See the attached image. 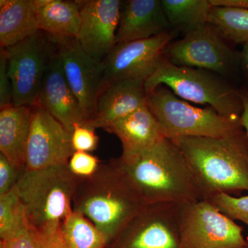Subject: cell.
<instances>
[{
  "mask_svg": "<svg viewBox=\"0 0 248 248\" xmlns=\"http://www.w3.org/2000/svg\"><path fill=\"white\" fill-rule=\"evenodd\" d=\"M4 49L12 81L13 104L16 107H33L37 104L50 62L57 53L56 41L40 31Z\"/></svg>",
  "mask_w": 248,
  "mask_h": 248,
  "instance_id": "8",
  "label": "cell"
},
{
  "mask_svg": "<svg viewBox=\"0 0 248 248\" xmlns=\"http://www.w3.org/2000/svg\"><path fill=\"white\" fill-rule=\"evenodd\" d=\"M248 240V239H247ZM243 248H248V243L246 245V246H244Z\"/></svg>",
  "mask_w": 248,
  "mask_h": 248,
  "instance_id": "35",
  "label": "cell"
},
{
  "mask_svg": "<svg viewBox=\"0 0 248 248\" xmlns=\"http://www.w3.org/2000/svg\"><path fill=\"white\" fill-rule=\"evenodd\" d=\"M101 162L97 156L85 152H74L68 166L71 172L79 178L91 177L99 169Z\"/></svg>",
  "mask_w": 248,
  "mask_h": 248,
  "instance_id": "28",
  "label": "cell"
},
{
  "mask_svg": "<svg viewBox=\"0 0 248 248\" xmlns=\"http://www.w3.org/2000/svg\"><path fill=\"white\" fill-rule=\"evenodd\" d=\"M31 107L9 106L0 111V153L14 166L26 169Z\"/></svg>",
  "mask_w": 248,
  "mask_h": 248,
  "instance_id": "19",
  "label": "cell"
},
{
  "mask_svg": "<svg viewBox=\"0 0 248 248\" xmlns=\"http://www.w3.org/2000/svg\"><path fill=\"white\" fill-rule=\"evenodd\" d=\"M27 214L16 187L0 195V239L7 241L17 237L29 228Z\"/></svg>",
  "mask_w": 248,
  "mask_h": 248,
  "instance_id": "25",
  "label": "cell"
},
{
  "mask_svg": "<svg viewBox=\"0 0 248 248\" xmlns=\"http://www.w3.org/2000/svg\"><path fill=\"white\" fill-rule=\"evenodd\" d=\"M71 135L72 145L75 152L89 153L97 149L99 138L95 133V129L76 124Z\"/></svg>",
  "mask_w": 248,
  "mask_h": 248,
  "instance_id": "29",
  "label": "cell"
},
{
  "mask_svg": "<svg viewBox=\"0 0 248 248\" xmlns=\"http://www.w3.org/2000/svg\"><path fill=\"white\" fill-rule=\"evenodd\" d=\"M35 105L48 111L71 134L76 124L86 123L79 102L67 81L58 50L46 73Z\"/></svg>",
  "mask_w": 248,
  "mask_h": 248,
  "instance_id": "15",
  "label": "cell"
},
{
  "mask_svg": "<svg viewBox=\"0 0 248 248\" xmlns=\"http://www.w3.org/2000/svg\"><path fill=\"white\" fill-rule=\"evenodd\" d=\"M25 169L14 166L0 153V195L14 188Z\"/></svg>",
  "mask_w": 248,
  "mask_h": 248,
  "instance_id": "30",
  "label": "cell"
},
{
  "mask_svg": "<svg viewBox=\"0 0 248 248\" xmlns=\"http://www.w3.org/2000/svg\"><path fill=\"white\" fill-rule=\"evenodd\" d=\"M0 248H66L59 230H40L29 224L17 237L0 241Z\"/></svg>",
  "mask_w": 248,
  "mask_h": 248,
  "instance_id": "26",
  "label": "cell"
},
{
  "mask_svg": "<svg viewBox=\"0 0 248 248\" xmlns=\"http://www.w3.org/2000/svg\"><path fill=\"white\" fill-rule=\"evenodd\" d=\"M32 111L26 153V170H40L68 164L74 153L72 135L55 117L40 106Z\"/></svg>",
  "mask_w": 248,
  "mask_h": 248,
  "instance_id": "13",
  "label": "cell"
},
{
  "mask_svg": "<svg viewBox=\"0 0 248 248\" xmlns=\"http://www.w3.org/2000/svg\"><path fill=\"white\" fill-rule=\"evenodd\" d=\"M242 46L240 52L239 74L244 82L243 87L248 91V42Z\"/></svg>",
  "mask_w": 248,
  "mask_h": 248,
  "instance_id": "32",
  "label": "cell"
},
{
  "mask_svg": "<svg viewBox=\"0 0 248 248\" xmlns=\"http://www.w3.org/2000/svg\"><path fill=\"white\" fill-rule=\"evenodd\" d=\"M66 248H107L105 239L96 226L82 214L73 210L60 226Z\"/></svg>",
  "mask_w": 248,
  "mask_h": 248,
  "instance_id": "22",
  "label": "cell"
},
{
  "mask_svg": "<svg viewBox=\"0 0 248 248\" xmlns=\"http://www.w3.org/2000/svg\"><path fill=\"white\" fill-rule=\"evenodd\" d=\"M41 31L55 37H76L81 23L78 1L34 0Z\"/></svg>",
  "mask_w": 248,
  "mask_h": 248,
  "instance_id": "21",
  "label": "cell"
},
{
  "mask_svg": "<svg viewBox=\"0 0 248 248\" xmlns=\"http://www.w3.org/2000/svg\"><path fill=\"white\" fill-rule=\"evenodd\" d=\"M170 27L187 29L208 23L213 6L210 0H161Z\"/></svg>",
  "mask_w": 248,
  "mask_h": 248,
  "instance_id": "23",
  "label": "cell"
},
{
  "mask_svg": "<svg viewBox=\"0 0 248 248\" xmlns=\"http://www.w3.org/2000/svg\"><path fill=\"white\" fill-rule=\"evenodd\" d=\"M240 92L244 103V110L240 118V124L248 135V91L241 86L240 88Z\"/></svg>",
  "mask_w": 248,
  "mask_h": 248,
  "instance_id": "34",
  "label": "cell"
},
{
  "mask_svg": "<svg viewBox=\"0 0 248 248\" xmlns=\"http://www.w3.org/2000/svg\"><path fill=\"white\" fill-rule=\"evenodd\" d=\"M208 201L232 219L248 226V195L237 197L221 192L212 196Z\"/></svg>",
  "mask_w": 248,
  "mask_h": 248,
  "instance_id": "27",
  "label": "cell"
},
{
  "mask_svg": "<svg viewBox=\"0 0 248 248\" xmlns=\"http://www.w3.org/2000/svg\"><path fill=\"white\" fill-rule=\"evenodd\" d=\"M180 40L166 47L164 57L179 66L213 72L230 80L239 74L240 52L209 23L184 31Z\"/></svg>",
  "mask_w": 248,
  "mask_h": 248,
  "instance_id": "7",
  "label": "cell"
},
{
  "mask_svg": "<svg viewBox=\"0 0 248 248\" xmlns=\"http://www.w3.org/2000/svg\"><path fill=\"white\" fill-rule=\"evenodd\" d=\"M41 31L34 0L0 1V45L12 46Z\"/></svg>",
  "mask_w": 248,
  "mask_h": 248,
  "instance_id": "20",
  "label": "cell"
},
{
  "mask_svg": "<svg viewBox=\"0 0 248 248\" xmlns=\"http://www.w3.org/2000/svg\"><path fill=\"white\" fill-rule=\"evenodd\" d=\"M147 104L144 80H125L107 84L99 95L89 128H108Z\"/></svg>",
  "mask_w": 248,
  "mask_h": 248,
  "instance_id": "16",
  "label": "cell"
},
{
  "mask_svg": "<svg viewBox=\"0 0 248 248\" xmlns=\"http://www.w3.org/2000/svg\"><path fill=\"white\" fill-rule=\"evenodd\" d=\"M171 140L190 165L204 200L248 191V135L241 125L219 138Z\"/></svg>",
  "mask_w": 248,
  "mask_h": 248,
  "instance_id": "2",
  "label": "cell"
},
{
  "mask_svg": "<svg viewBox=\"0 0 248 248\" xmlns=\"http://www.w3.org/2000/svg\"><path fill=\"white\" fill-rule=\"evenodd\" d=\"M210 1L212 6L215 7L248 10V0H210Z\"/></svg>",
  "mask_w": 248,
  "mask_h": 248,
  "instance_id": "33",
  "label": "cell"
},
{
  "mask_svg": "<svg viewBox=\"0 0 248 248\" xmlns=\"http://www.w3.org/2000/svg\"><path fill=\"white\" fill-rule=\"evenodd\" d=\"M113 160L147 205L203 200L190 165L170 139L135 156Z\"/></svg>",
  "mask_w": 248,
  "mask_h": 248,
  "instance_id": "1",
  "label": "cell"
},
{
  "mask_svg": "<svg viewBox=\"0 0 248 248\" xmlns=\"http://www.w3.org/2000/svg\"><path fill=\"white\" fill-rule=\"evenodd\" d=\"M170 28L160 0L122 1L117 44L151 38Z\"/></svg>",
  "mask_w": 248,
  "mask_h": 248,
  "instance_id": "17",
  "label": "cell"
},
{
  "mask_svg": "<svg viewBox=\"0 0 248 248\" xmlns=\"http://www.w3.org/2000/svg\"><path fill=\"white\" fill-rule=\"evenodd\" d=\"M78 1L81 23L76 38L89 56L102 61L117 44L122 1Z\"/></svg>",
  "mask_w": 248,
  "mask_h": 248,
  "instance_id": "14",
  "label": "cell"
},
{
  "mask_svg": "<svg viewBox=\"0 0 248 248\" xmlns=\"http://www.w3.org/2000/svg\"><path fill=\"white\" fill-rule=\"evenodd\" d=\"M208 23L228 42L241 45L248 42V10L213 6Z\"/></svg>",
  "mask_w": 248,
  "mask_h": 248,
  "instance_id": "24",
  "label": "cell"
},
{
  "mask_svg": "<svg viewBox=\"0 0 248 248\" xmlns=\"http://www.w3.org/2000/svg\"><path fill=\"white\" fill-rule=\"evenodd\" d=\"M146 103L170 140L219 138L241 125L240 120L220 115L213 108L191 105L162 85L146 94Z\"/></svg>",
  "mask_w": 248,
  "mask_h": 248,
  "instance_id": "6",
  "label": "cell"
},
{
  "mask_svg": "<svg viewBox=\"0 0 248 248\" xmlns=\"http://www.w3.org/2000/svg\"><path fill=\"white\" fill-rule=\"evenodd\" d=\"M55 40L63 73L79 102L86 125L95 115L98 99L106 86L102 61L89 56L76 37Z\"/></svg>",
  "mask_w": 248,
  "mask_h": 248,
  "instance_id": "11",
  "label": "cell"
},
{
  "mask_svg": "<svg viewBox=\"0 0 248 248\" xmlns=\"http://www.w3.org/2000/svg\"><path fill=\"white\" fill-rule=\"evenodd\" d=\"M175 37L169 31L146 40L117 44L102 60L106 86L125 80L146 81L156 71L166 47Z\"/></svg>",
  "mask_w": 248,
  "mask_h": 248,
  "instance_id": "12",
  "label": "cell"
},
{
  "mask_svg": "<svg viewBox=\"0 0 248 248\" xmlns=\"http://www.w3.org/2000/svg\"><path fill=\"white\" fill-rule=\"evenodd\" d=\"M161 85L183 100L208 105L228 118L240 120L242 115L240 89L213 72L177 66L163 56L156 71L145 81L146 94Z\"/></svg>",
  "mask_w": 248,
  "mask_h": 248,
  "instance_id": "4",
  "label": "cell"
},
{
  "mask_svg": "<svg viewBox=\"0 0 248 248\" xmlns=\"http://www.w3.org/2000/svg\"><path fill=\"white\" fill-rule=\"evenodd\" d=\"M146 205L113 159L91 177L79 178L73 202V210L92 222L107 248Z\"/></svg>",
  "mask_w": 248,
  "mask_h": 248,
  "instance_id": "3",
  "label": "cell"
},
{
  "mask_svg": "<svg viewBox=\"0 0 248 248\" xmlns=\"http://www.w3.org/2000/svg\"><path fill=\"white\" fill-rule=\"evenodd\" d=\"M108 248H184L178 204L147 205Z\"/></svg>",
  "mask_w": 248,
  "mask_h": 248,
  "instance_id": "10",
  "label": "cell"
},
{
  "mask_svg": "<svg viewBox=\"0 0 248 248\" xmlns=\"http://www.w3.org/2000/svg\"><path fill=\"white\" fill-rule=\"evenodd\" d=\"M105 130L120 139L122 157L140 154L166 138L162 127L147 104L117 121Z\"/></svg>",
  "mask_w": 248,
  "mask_h": 248,
  "instance_id": "18",
  "label": "cell"
},
{
  "mask_svg": "<svg viewBox=\"0 0 248 248\" xmlns=\"http://www.w3.org/2000/svg\"><path fill=\"white\" fill-rule=\"evenodd\" d=\"M13 105V85L9 72V61L6 50L0 53V108Z\"/></svg>",
  "mask_w": 248,
  "mask_h": 248,
  "instance_id": "31",
  "label": "cell"
},
{
  "mask_svg": "<svg viewBox=\"0 0 248 248\" xmlns=\"http://www.w3.org/2000/svg\"><path fill=\"white\" fill-rule=\"evenodd\" d=\"M79 177L68 164L40 170H26L16 186L30 226L40 230H59L73 211Z\"/></svg>",
  "mask_w": 248,
  "mask_h": 248,
  "instance_id": "5",
  "label": "cell"
},
{
  "mask_svg": "<svg viewBox=\"0 0 248 248\" xmlns=\"http://www.w3.org/2000/svg\"><path fill=\"white\" fill-rule=\"evenodd\" d=\"M184 248H243V227L208 200L178 204Z\"/></svg>",
  "mask_w": 248,
  "mask_h": 248,
  "instance_id": "9",
  "label": "cell"
}]
</instances>
